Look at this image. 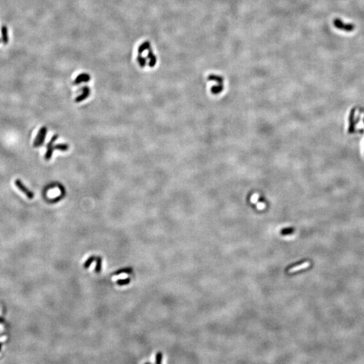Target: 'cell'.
<instances>
[{
  "mask_svg": "<svg viewBox=\"0 0 364 364\" xmlns=\"http://www.w3.org/2000/svg\"><path fill=\"white\" fill-rule=\"evenodd\" d=\"M47 128L45 127V126H43V127H42L41 129H40V130H39L38 134H37V135L35 138V139H34V143H33L34 147L38 148L43 145V144L44 143L46 135H47Z\"/></svg>",
  "mask_w": 364,
  "mask_h": 364,
  "instance_id": "6da1fadb",
  "label": "cell"
},
{
  "mask_svg": "<svg viewBox=\"0 0 364 364\" xmlns=\"http://www.w3.org/2000/svg\"><path fill=\"white\" fill-rule=\"evenodd\" d=\"M334 27L338 29L346 31V32H351L355 28V26L353 24H345L340 18H335L333 22Z\"/></svg>",
  "mask_w": 364,
  "mask_h": 364,
  "instance_id": "7a4b0ae2",
  "label": "cell"
},
{
  "mask_svg": "<svg viewBox=\"0 0 364 364\" xmlns=\"http://www.w3.org/2000/svg\"><path fill=\"white\" fill-rule=\"evenodd\" d=\"M57 138H58V136L54 135L52 138H51L50 141L49 142L47 146V151H46L45 155V160H49L51 159V157H52L53 150H55V148H54V146H53V142L57 139Z\"/></svg>",
  "mask_w": 364,
  "mask_h": 364,
  "instance_id": "3957f363",
  "label": "cell"
},
{
  "mask_svg": "<svg viewBox=\"0 0 364 364\" xmlns=\"http://www.w3.org/2000/svg\"><path fill=\"white\" fill-rule=\"evenodd\" d=\"M15 185L17 188H18L20 190H21L22 193H24L27 197L28 198V199H33L34 198V194L30 190H28V189L26 187V186L23 184L22 182H21V179H17L15 181Z\"/></svg>",
  "mask_w": 364,
  "mask_h": 364,
  "instance_id": "277c9868",
  "label": "cell"
},
{
  "mask_svg": "<svg viewBox=\"0 0 364 364\" xmlns=\"http://www.w3.org/2000/svg\"><path fill=\"white\" fill-rule=\"evenodd\" d=\"M311 265V262L309 261H305L303 262L302 263L296 265L294 266H292L291 268H290L288 270V272L289 273H296L297 271H299L301 270H303V269H305L306 268L309 267V266Z\"/></svg>",
  "mask_w": 364,
  "mask_h": 364,
  "instance_id": "5b68a950",
  "label": "cell"
},
{
  "mask_svg": "<svg viewBox=\"0 0 364 364\" xmlns=\"http://www.w3.org/2000/svg\"><path fill=\"white\" fill-rule=\"evenodd\" d=\"M82 94L78 97H76L75 99V101L76 103H80V102L84 101V100L87 99L88 96H89V94H90V88H89L87 87H84L82 88Z\"/></svg>",
  "mask_w": 364,
  "mask_h": 364,
  "instance_id": "8992f818",
  "label": "cell"
},
{
  "mask_svg": "<svg viewBox=\"0 0 364 364\" xmlns=\"http://www.w3.org/2000/svg\"><path fill=\"white\" fill-rule=\"evenodd\" d=\"M90 80V76L88 75L87 74H80L79 76H78L76 77V78L75 80V81H74V84H80V83H81L82 82H88Z\"/></svg>",
  "mask_w": 364,
  "mask_h": 364,
  "instance_id": "52a82bcc",
  "label": "cell"
},
{
  "mask_svg": "<svg viewBox=\"0 0 364 364\" xmlns=\"http://www.w3.org/2000/svg\"><path fill=\"white\" fill-rule=\"evenodd\" d=\"M355 109H353L351 111L350 113V116H349V133H352L354 131V126H355V123H354V114H355Z\"/></svg>",
  "mask_w": 364,
  "mask_h": 364,
  "instance_id": "ba28073f",
  "label": "cell"
},
{
  "mask_svg": "<svg viewBox=\"0 0 364 364\" xmlns=\"http://www.w3.org/2000/svg\"><path fill=\"white\" fill-rule=\"evenodd\" d=\"M1 32H2V41L5 45H6L8 43V40H9V38H8V28L6 27H5V26H4V25L2 26Z\"/></svg>",
  "mask_w": 364,
  "mask_h": 364,
  "instance_id": "9c48e42d",
  "label": "cell"
},
{
  "mask_svg": "<svg viewBox=\"0 0 364 364\" xmlns=\"http://www.w3.org/2000/svg\"><path fill=\"white\" fill-rule=\"evenodd\" d=\"M132 271H133L132 268H124L119 269V270L115 271L114 273L112 274V275H119V274H124V273L130 274Z\"/></svg>",
  "mask_w": 364,
  "mask_h": 364,
  "instance_id": "30bf717a",
  "label": "cell"
},
{
  "mask_svg": "<svg viewBox=\"0 0 364 364\" xmlns=\"http://www.w3.org/2000/svg\"><path fill=\"white\" fill-rule=\"evenodd\" d=\"M96 266L94 268V271L97 273H99L101 271L102 268V258L101 256H97L96 258Z\"/></svg>",
  "mask_w": 364,
  "mask_h": 364,
  "instance_id": "8fae6325",
  "label": "cell"
},
{
  "mask_svg": "<svg viewBox=\"0 0 364 364\" xmlns=\"http://www.w3.org/2000/svg\"><path fill=\"white\" fill-rule=\"evenodd\" d=\"M96 256H90L86 260V262L84 264V268L85 269H87L90 267V266L92 264V263H93L94 260H96Z\"/></svg>",
  "mask_w": 364,
  "mask_h": 364,
  "instance_id": "7c38bea8",
  "label": "cell"
},
{
  "mask_svg": "<svg viewBox=\"0 0 364 364\" xmlns=\"http://www.w3.org/2000/svg\"><path fill=\"white\" fill-rule=\"evenodd\" d=\"M148 57L150 59V64H149V65H150V67H153L156 64V57H155V56H154V55L153 53V52H152V51L150 49L149 50V53H148Z\"/></svg>",
  "mask_w": 364,
  "mask_h": 364,
  "instance_id": "4fadbf2b",
  "label": "cell"
},
{
  "mask_svg": "<svg viewBox=\"0 0 364 364\" xmlns=\"http://www.w3.org/2000/svg\"><path fill=\"white\" fill-rule=\"evenodd\" d=\"M54 148H55V150H58L60 151H67L69 149V146L66 144H59L54 146Z\"/></svg>",
  "mask_w": 364,
  "mask_h": 364,
  "instance_id": "5bb4252c",
  "label": "cell"
},
{
  "mask_svg": "<svg viewBox=\"0 0 364 364\" xmlns=\"http://www.w3.org/2000/svg\"><path fill=\"white\" fill-rule=\"evenodd\" d=\"M131 282V279L130 278H127V279H119L117 280L116 281L117 285H118L119 286H124V285H129Z\"/></svg>",
  "mask_w": 364,
  "mask_h": 364,
  "instance_id": "9a60e30c",
  "label": "cell"
},
{
  "mask_svg": "<svg viewBox=\"0 0 364 364\" xmlns=\"http://www.w3.org/2000/svg\"><path fill=\"white\" fill-rule=\"evenodd\" d=\"M150 49V43H149L148 42H145L140 46L138 49V52L140 54L142 53L143 51H144L146 49Z\"/></svg>",
  "mask_w": 364,
  "mask_h": 364,
  "instance_id": "2e32d148",
  "label": "cell"
},
{
  "mask_svg": "<svg viewBox=\"0 0 364 364\" xmlns=\"http://www.w3.org/2000/svg\"><path fill=\"white\" fill-rule=\"evenodd\" d=\"M137 59H138V62H139L140 66L142 67V68L145 66V65H146V59L144 58V57H142L140 55H139Z\"/></svg>",
  "mask_w": 364,
  "mask_h": 364,
  "instance_id": "e0dca14e",
  "label": "cell"
},
{
  "mask_svg": "<svg viewBox=\"0 0 364 364\" xmlns=\"http://www.w3.org/2000/svg\"><path fill=\"white\" fill-rule=\"evenodd\" d=\"M162 359H163V354L161 352H158V353H157L156 355V361L155 362L156 363H160L162 362Z\"/></svg>",
  "mask_w": 364,
  "mask_h": 364,
  "instance_id": "ac0fdd59",
  "label": "cell"
}]
</instances>
